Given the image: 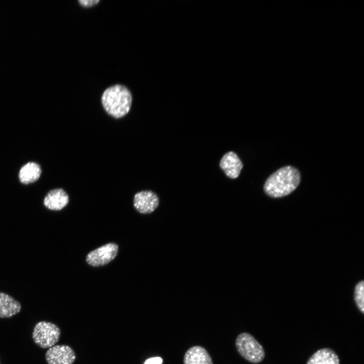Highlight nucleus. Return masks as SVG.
Masks as SVG:
<instances>
[{"label":"nucleus","mask_w":364,"mask_h":364,"mask_svg":"<svg viewBox=\"0 0 364 364\" xmlns=\"http://www.w3.org/2000/svg\"><path fill=\"white\" fill-rule=\"evenodd\" d=\"M183 361L184 364H213L207 350L198 345L191 347L186 352Z\"/></svg>","instance_id":"10"},{"label":"nucleus","mask_w":364,"mask_h":364,"mask_svg":"<svg viewBox=\"0 0 364 364\" xmlns=\"http://www.w3.org/2000/svg\"><path fill=\"white\" fill-rule=\"evenodd\" d=\"M99 1V0L78 1V2L81 6L88 7L97 4Z\"/></svg>","instance_id":"15"},{"label":"nucleus","mask_w":364,"mask_h":364,"mask_svg":"<svg viewBox=\"0 0 364 364\" xmlns=\"http://www.w3.org/2000/svg\"><path fill=\"white\" fill-rule=\"evenodd\" d=\"M219 166L228 177L236 178L239 176L243 164L235 153L230 151L223 155Z\"/></svg>","instance_id":"9"},{"label":"nucleus","mask_w":364,"mask_h":364,"mask_svg":"<svg viewBox=\"0 0 364 364\" xmlns=\"http://www.w3.org/2000/svg\"><path fill=\"white\" fill-rule=\"evenodd\" d=\"M159 199L157 195L150 190H143L136 193L133 197L134 208L140 213L149 214L158 206Z\"/></svg>","instance_id":"6"},{"label":"nucleus","mask_w":364,"mask_h":364,"mask_svg":"<svg viewBox=\"0 0 364 364\" xmlns=\"http://www.w3.org/2000/svg\"><path fill=\"white\" fill-rule=\"evenodd\" d=\"M162 359L160 357H152L148 359L144 364H161Z\"/></svg>","instance_id":"16"},{"label":"nucleus","mask_w":364,"mask_h":364,"mask_svg":"<svg viewBox=\"0 0 364 364\" xmlns=\"http://www.w3.org/2000/svg\"><path fill=\"white\" fill-rule=\"evenodd\" d=\"M306 364H340V359L334 350L329 348H323L314 352L309 358Z\"/></svg>","instance_id":"12"},{"label":"nucleus","mask_w":364,"mask_h":364,"mask_svg":"<svg viewBox=\"0 0 364 364\" xmlns=\"http://www.w3.org/2000/svg\"><path fill=\"white\" fill-rule=\"evenodd\" d=\"M118 246L114 243L105 244L92 251L86 256V261L90 266L99 267L112 261L117 256Z\"/></svg>","instance_id":"5"},{"label":"nucleus","mask_w":364,"mask_h":364,"mask_svg":"<svg viewBox=\"0 0 364 364\" xmlns=\"http://www.w3.org/2000/svg\"><path fill=\"white\" fill-rule=\"evenodd\" d=\"M60 336V328L55 324L46 321L37 323L32 332L34 342L42 348L54 346L59 341Z\"/></svg>","instance_id":"4"},{"label":"nucleus","mask_w":364,"mask_h":364,"mask_svg":"<svg viewBox=\"0 0 364 364\" xmlns=\"http://www.w3.org/2000/svg\"><path fill=\"white\" fill-rule=\"evenodd\" d=\"M301 178L300 172L297 168L291 165L285 166L267 178L263 185V190L270 197H283L296 189Z\"/></svg>","instance_id":"1"},{"label":"nucleus","mask_w":364,"mask_h":364,"mask_svg":"<svg viewBox=\"0 0 364 364\" xmlns=\"http://www.w3.org/2000/svg\"><path fill=\"white\" fill-rule=\"evenodd\" d=\"M45 357L48 364H72L76 355L71 347L66 345H57L48 349Z\"/></svg>","instance_id":"7"},{"label":"nucleus","mask_w":364,"mask_h":364,"mask_svg":"<svg viewBox=\"0 0 364 364\" xmlns=\"http://www.w3.org/2000/svg\"><path fill=\"white\" fill-rule=\"evenodd\" d=\"M364 283L361 281L358 283L354 289V299L355 304L362 313H364Z\"/></svg>","instance_id":"14"},{"label":"nucleus","mask_w":364,"mask_h":364,"mask_svg":"<svg viewBox=\"0 0 364 364\" xmlns=\"http://www.w3.org/2000/svg\"><path fill=\"white\" fill-rule=\"evenodd\" d=\"M41 169L40 165L34 162H29L20 168L18 177L20 182L28 185L36 181L40 176Z\"/></svg>","instance_id":"13"},{"label":"nucleus","mask_w":364,"mask_h":364,"mask_svg":"<svg viewBox=\"0 0 364 364\" xmlns=\"http://www.w3.org/2000/svg\"><path fill=\"white\" fill-rule=\"evenodd\" d=\"M69 196L61 188L50 191L44 197L43 205L51 210L59 211L63 209L69 203Z\"/></svg>","instance_id":"8"},{"label":"nucleus","mask_w":364,"mask_h":364,"mask_svg":"<svg viewBox=\"0 0 364 364\" xmlns=\"http://www.w3.org/2000/svg\"><path fill=\"white\" fill-rule=\"evenodd\" d=\"M235 345L239 353L250 362L258 363L264 358L263 347L248 333H240L236 338Z\"/></svg>","instance_id":"3"},{"label":"nucleus","mask_w":364,"mask_h":364,"mask_svg":"<svg viewBox=\"0 0 364 364\" xmlns=\"http://www.w3.org/2000/svg\"><path fill=\"white\" fill-rule=\"evenodd\" d=\"M20 303L9 295L0 292V317L9 318L20 311Z\"/></svg>","instance_id":"11"},{"label":"nucleus","mask_w":364,"mask_h":364,"mask_svg":"<svg viewBox=\"0 0 364 364\" xmlns=\"http://www.w3.org/2000/svg\"><path fill=\"white\" fill-rule=\"evenodd\" d=\"M102 106L105 111L115 118H120L129 111L132 96L125 86L117 84L107 88L101 98Z\"/></svg>","instance_id":"2"}]
</instances>
